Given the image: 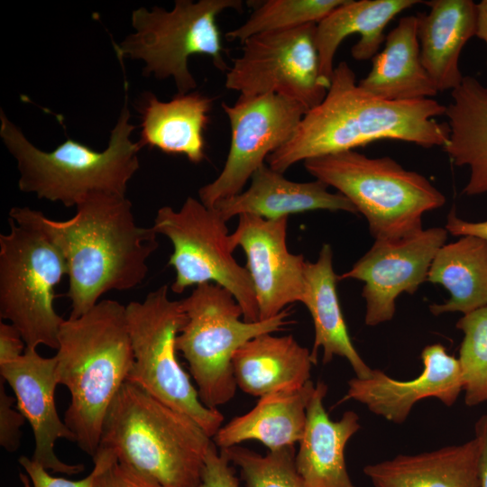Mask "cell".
Returning <instances> with one entry per match:
<instances>
[{
  "instance_id": "6da1fadb",
  "label": "cell",
  "mask_w": 487,
  "mask_h": 487,
  "mask_svg": "<svg viewBox=\"0 0 487 487\" xmlns=\"http://www.w3.org/2000/svg\"><path fill=\"white\" fill-rule=\"evenodd\" d=\"M9 218L43 232L61 252L69 277V317H78L110 290H128L148 274L159 235L140 226L126 196L93 193L64 221L28 207H14Z\"/></svg>"
},
{
  "instance_id": "7a4b0ae2",
  "label": "cell",
  "mask_w": 487,
  "mask_h": 487,
  "mask_svg": "<svg viewBox=\"0 0 487 487\" xmlns=\"http://www.w3.org/2000/svg\"><path fill=\"white\" fill-rule=\"evenodd\" d=\"M445 112L446 106L433 98L389 101L374 96L359 86L353 69L342 61L334 69L323 101L307 111L289 141L266 161L272 170L284 173L300 161L354 151L381 140L427 149L444 147L449 126L435 117Z\"/></svg>"
},
{
  "instance_id": "3957f363",
  "label": "cell",
  "mask_w": 487,
  "mask_h": 487,
  "mask_svg": "<svg viewBox=\"0 0 487 487\" xmlns=\"http://www.w3.org/2000/svg\"><path fill=\"white\" fill-rule=\"evenodd\" d=\"M54 356L58 383L70 394L64 422L93 458L106 415L133 363L125 306L102 299L84 315L65 319Z\"/></svg>"
},
{
  "instance_id": "277c9868",
  "label": "cell",
  "mask_w": 487,
  "mask_h": 487,
  "mask_svg": "<svg viewBox=\"0 0 487 487\" xmlns=\"http://www.w3.org/2000/svg\"><path fill=\"white\" fill-rule=\"evenodd\" d=\"M212 442L188 415L125 381L106 415L100 446L158 487H198Z\"/></svg>"
},
{
  "instance_id": "5b68a950",
  "label": "cell",
  "mask_w": 487,
  "mask_h": 487,
  "mask_svg": "<svg viewBox=\"0 0 487 487\" xmlns=\"http://www.w3.org/2000/svg\"><path fill=\"white\" fill-rule=\"evenodd\" d=\"M128 96L111 131L107 148L96 152L68 138L51 152L35 147L1 109L0 137L14 158L18 187L40 199L77 207L93 193L126 196L127 185L140 168L137 142L131 140Z\"/></svg>"
},
{
  "instance_id": "8992f818",
  "label": "cell",
  "mask_w": 487,
  "mask_h": 487,
  "mask_svg": "<svg viewBox=\"0 0 487 487\" xmlns=\"http://www.w3.org/2000/svg\"><path fill=\"white\" fill-rule=\"evenodd\" d=\"M304 166L354 206L375 240L421 230L423 215L446 203V197L425 176L388 156L370 158L345 151L306 160Z\"/></svg>"
},
{
  "instance_id": "52a82bcc",
  "label": "cell",
  "mask_w": 487,
  "mask_h": 487,
  "mask_svg": "<svg viewBox=\"0 0 487 487\" xmlns=\"http://www.w3.org/2000/svg\"><path fill=\"white\" fill-rule=\"evenodd\" d=\"M187 320L176 339L202 403L216 409L235 394L233 358L249 340L292 323L288 309L265 320L247 322L234 297L215 283L198 285L181 300Z\"/></svg>"
},
{
  "instance_id": "ba28073f",
  "label": "cell",
  "mask_w": 487,
  "mask_h": 487,
  "mask_svg": "<svg viewBox=\"0 0 487 487\" xmlns=\"http://www.w3.org/2000/svg\"><path fill=\"white\" fill-rule=\"evenodd\" d=\"M243 5L241 0H176L170 11L140 7L132 13L134 32L114 43L115 53L121 61H144V76L171 77L178 94L189 93L197 87L188 66L190 56H208L218 69H228L216 17L227 9L241 12Z\"/></svg>"
},
{
  "instance_id": "9c48e42d",
  "label": "cell",
  "mask_w": 487,
  "mask_h": 487,
  "mask_svg": "<svg viewBox=\"0 0 487 487\" xmlns=\"http://www.w3.org/2000/svg\"><path fill=\"white\" fill-rule=\"evenodd\" d=\"M169 287L151 291L142 301L125 306L133 353L127 381L161 402L188 415L213 437L223 414L199 399L197 388L177 357L176 339L186 323L181 300L169 297Z\"/></svg>"
},
{
  "instance_id": "30bf717a",
  "label": "cell",
  "mask_w": 487,
  "mask_h": 487,
  "mask_svg": "<svg viewBox=\"0 0 487 487\" xmlns=\"http://www.w3.org/2000/svg\"><path fill=\"white\" fill-rule=\"evenodd\" d=\"M0 234V317L20 332L26 347L58 348L65 320L55 310V288L67 275L60 249L41 230L8 219Z\"/></svg>"
},
{
  "instance_id": "8fae6325",
  "label": "cell",
  "mask_w": 487,
  "mask_h": 487,
  "mask_svg": "<svg viewBox=\"0 0 487 487\" xmlns=\"http://www.w3.org/2000/svg\"><path fill=\"white\" fill-rule=\"evenodd\" d=\"M152 228L173 245L168 264L175 271L170 289L178 294L187 288L215 283L236 299L247 322L259 321L253 284L246 267L233 256L226 221L214 207L188 198L179 210L158 209Z\"/></svg>"
},
{
  "instance_id": "7c38bea8",
  "label": "cell",
  "mask_w": 487,
  "mask_h": 487,
  "mask_svg": "<svg viewBox=\"0 0 487 487\" xmlns=\"http://www.w3.org/2000/svg\"><path fill=\"white\" fill-rule=\"evenodd\" d=\"M317 23L263 32L244 41L225 75V87L243 96L278 94L308 110L319 105L331 82L322 77Z\"/></svg>"
},
{
  "instance_id": "4fadbf2b",
  "label": "cell",
  "mask_w": 487,
  "mask_h": 487,
  "mask_svg": "<svg viewBox=\"0 0 487 487\" xmlns=\"http://www.w3.org/2000/svg\"><path fill=\"white\" fill-rule=\"evenodd\" d=\"M222 107L230 123L231 143L220 174L198 190L199 200L208 207L242 192L267 157L289 141L308 111L278 94L240 96Z\"/></svg>"
},
{
  "instance_id": "5bb4252c",
  "label": "cell",
  "mask_w": 487,
  "mask_h": 487,
  "mask_svg": "<svg viewBox=\"0 0 487 487\" xmlns=\"http://www.w3.org/2000/svg\"><path fill=\"white\" fill-rule=\"evenodd\" d=\"M448 232L430 227L405 236L375 240L369 251L338 280L363 281L364 322L374 326L390 321L396 299L406 292L414 294L427 280L437 251L446 244Z\"/></svg>"
},
{
  "instance_id": "9a60e30c",
  "label": "cell",
  "mask_w": 487,
  "mask_h": 487,
  "mask_svg": "<svg viewBox=\"0 0 487 487\" xmlns=\"http://www.w3.org/2000/svg\"><path fill=\"white\" fill-rule=\"evenodd\" d=\"M287 229L288 217L244 214L229 235L232 250L241 247L245 253L260 320L279 315L292 303H303L305 298L307 262L289 251Z\"/></svg>"
},
{
  "instance_id": "2e32d148",
  "label": "cell",
  "mask_w": 487,
  "mask_h": 487,
  "mask_svg": "<svg viewBox=\"0 0 487 487\" xmlns=\"http://www.w3.org/2000/svg\"><path fill=\"white\" fill-rule=\"evenodd\" d=\"M0 377L14 393L15 406L29 422L35 442L32 458L53 473L73 475L83 464L62 462L55 453L60 438L75 442V436L58 414L55 391L58 383L56 358L40 355L26 347L15 361L0 366Z\"/></svg>"
},
{
  "instance_id": "e0dca14e",
  "label": "cell",
  "mask_w": 487,
  "mask_h": 487,
  "mask_svg": "<svg viewBox=\"0 0 487 487\" xmlns=\"http://www.w3.org/2000/svg\"><path fill=\"white\" fill-rule=\"evenodd\" d=\"M421 360V373L410 381L395 380L380 370H372L367 379L349 380L347 392L338 403L358 401L372 413L396 424L403 423L422 399L436 398L446 406L454 405L463 391L458 360L441 344L427 345Z\"/></svg>"
},
{
  "instance_id": "ac0fdd59",
  "label": "cell",
  "mask_w": 487,
  "mask_h": 487,
  "mask_svg": "<svg viewBox=\"0 0 487 487\" xmlns=\"http://www.w3.org/2000/svg\"><path fill=\"white\" fill-rule=\"evenodd\" d=\"M320 180L295 182L263 164L252 176L246 190L217 202L214 208L227 222L244 214L266 219L289 217L312 210L346 211L357 214L341 193H331Z\"/></svg>"
},
{
  "instance_id": "d6986e66",
  "label": "cell",
  "mask_w": 487,
  "mask_h": 487,
  "mask_svg": "<svg viewBox=\"0 0 487 487\" xmlns=\"http://www.w3.org/2000/svg\"><path fill=\"white\" fill-rule=\"evenodd\" d=\"M326 392L327 385L317 381L307 409L296 468L305 487H356L347 472L345 450L361 428L359 416L348 410L339 420H332L324 407Z\"/></svg>"
},
{
  "instance_id": "ffe728a7",
  "label": "cell",
  "mask_w": 487,
  "mask_h": 487,
  "mask_svg": "<svg viewBox=\"0 0 487 487\" xmlns=\"http://www.w3.org/2000/svg\"><path fill=\"white\" fill-rule=\"evenodd\" d=\"M423 3L429 11L416 15L421 61L438 92L452 91L464 77L459 59L464 45L476 33V4L472 0Z\"/></svg>"
},
{
  "instance_id": "44dd1931",
  "label": "cell",
  "mask_w": 487,
  "mask_h": 487,
  "mask_svg": "<svg viewBox=\"0 0 487 487\" xmlns=\"http://www.w3.org/2000/svg\"><path fill=\"white\" fill-rule=\"evenodd\" d=\"M213 98L198 92L177 94L168 102L151 92L139 99L140 148H157L169 154L184 155L192 163L206 157L204 132Z\"/></svg>"
},
{
  "instance_id": "7402d4cb",
  "label": "cell",
  "mask_w": 487,
  "mask_h": 487,
  "mask_svg": "<svg viewBox=\"0 0 487 487\" xmlns=\"http://www.w3.org/2000/svg\"><path fill=\"white\" fill-rule=\"evenodd\" d=\"M273 333L258 335L241 346L233 358L237 387L259 397L279 391H295L310 380L311 351L292 335Z\"/></svg>"
},
{
  "instance_id": "603a6c76",
  "label": "cell",
  "mask_w": 487,
  "mask_h": 487,
  "mask_svg": "<svg viewBox=\"0 0 487 487\" xmlns=\"http://www.w3.org/2000/svg\"><path fill=\"white\" fill-rule=\"evenodd\" d=\"M417 0H346L316 25L315 41L320 72L331 82L334 58L341 42L357 33L360 40L352 47V57L359 61L372 59L385 41L387 24L402 11L422 3Z\"/></svg>"
},
{
  "instance_id": "cb8c5ba5",
  "label": "cell",
  "mask_w": 487,
  "mask_h": 487,
  "mask_svg": "<svg viewBox=\"0 0 487 487\" xmlns=\"http://www.w3.org/2000/svg\"><path fill=\"white\" fill-rule=\"evenodd\" d=\"M476 437L416 455H399L368 464L363 473L372 487H478Z\"/></svg>"
},
{
  "instance_id": "d4e9b609",
  "label": "cell",
  "mask_w": 487,
  "mask_h": 487,
  "mask_svg": "<svg viewBox=\"0 0 487 487\" xmlns=\"http://www.w3.org/2000/svg\"><path fill=\"white\" fill-rule=\"evenodd\" d=\"M315 387L309 380L300 389L262 396L251 410L222 426L213 442L220 449L249 440L261 442L269 451L294 446L304 435Z\"/></svg>"
},
{
  "instance_id": "484cf974",
  "label": "cell",
  "mask_w": 487,
  "mask_h": 487,
  "mask_svg": "<svg viewBox=\"0 0 487 487\" xmlns=\"http://www.w3.org/2000/svg\"><path fill=\"white\" fill-rule=\"evenodd\" d=\"M372 60L370 72L359 86L381 99L410 101L433 98L438 93L422 64L417 16L401 17Z\"/></svg>"
},
{
  "instance_id": "4316f807",
  "label": "cell",
  "mask_w": 487,
  "mask_h": 487,
  "mask_svg": "<svg viewBox=\"0 0 487 487\" xmlns=\"http://www.w3.org/2000/svg\"><path fill=\"white\" fill-rule=\"evenodd\" d=\"M305 278L303 304L308 309L314 325L311 357L315 364L321 348L323 363L331 362L335 355L345 357L357 378H369L372 369L354 346L341 310L336 290L338 276L334 271L333 252L328 244H323L316 262H307Z\"/></svg>"
},
{
  "instance_id": "83f0119b",
  "label": "cell",
  "mask_w": 487,
  "mask_h": 487,
  "mask_svg": "<svg viewBox=\"0 0 487 487\" xmlns=\"http://www.w3.org/2000/svg\"><path fill=\"white\" fill-rule=\"evenodd\" d=\"M451 96L445 112L450 133L444 151L455 165L470 170L463 193L487 194V86L464 76Z\"/></svg>"
},
{
  "instance_id": "f1b7e54d",
  "label": "cell",
  "mask_w": 487,
  "mask_h": 487,
  "mask_svg": "<svg viewBox=\"0 0 487 487\" xmlns=\"http://www.w3.org/2000/svg\"><path fill=\"white\" fill-rule=\"evenodd\" d=\"M427 280L442 285L450 293L446 302L429 307L435 316L464 315L487 306V241L464 235L445 244L431 263Z\"/></svg>"
},
{
  "instance_id": "f546056e",
  "label": "cell",
  "mask_w": 487,
  "mask_h": 487,
  "mask_svg": "<svg viewBox=\"0 0 487 487\" xmlns=\"http://www.w3.org/2000/svg\"><path fill=\"white\" fill-rule=\"evenodd\" d=\"M346 0H265L252 4L253 11L242 25L225 33L229 41H240L263 32L317 23Z\"/></svg>"
},
{
  "instance_id": "4dcf8cb0",
  "label": "cell",
  "mask_w": 487,
  "mask_h": 487,
  "mask_svg": "<svg viewBox=\"0 0 487 487\" xmlns=\"http://www.w3.org/2000/svg\"><path fill=\"white\" fill-rule=\"evenodd\" d=\"M456 327L464 333L457 360L464 402L473 407L487 401V306L464 314Z\"/></svg>"
},
{
  "instance_id": "1f68e13d",
  "label": "cell",
  "mask_w": 487,
  "mask_h": 487,
  "mask_svg": "<svg viewBox=\"0 0 487 487\" xmlns=\"http://www.w3.org/2000/svg\"><path fill=\"white\" fill-rule=\"evenodd\" d=\"M239 467L245 487H305L295 464V448L287 446L265 455L239 445L220 449Z\"/></svg>"
},
{
  "instance_id": "d6a6232c",
  "label": "cell",
  "mask_w": 487,
  "mask_h": 487,
  "mask_svg": "<svg viewBox=\"0 0 487 487\" xmlns=\"http://www.w3.org/2000/svg\"><path fill=\"white\" fill-rule=\"evenodd\" d=\"M114 458L115 454L108 448L99 446L93 457L94 468L85 478L69 480L51 475L41 464L27 456H21L19 464L23 467L27 475L20 473L19 478L23 487H93L99 472Z\"/></svg>"
},
{
  "instance_id": "836d02e7",
  "label": "cell",
  "mask_w": 487,
  "mask_h": 487,
  "mask_svg": "<svg viewBox=\"0 0 487 487\" xmlns=\"http://www.w3.org/2000/svg\"><path fill=\"white\" fill-rule=\"evenodd\" d=\"M5 382L0 377V445L13 453L20 447L21 427L26 419L14 407L15 398L7 393Z\"/></svg>"
},
{
  "instance_id": "e575fe53",
  "label": "cell",
  "mask_w": 487,
  "mask_h": 487,
  "mask_svg": "<svg viewBox=\"0 0 487 487\" xmlns=\"http://www.w3.org/2000/svg\"><path fill=\"white\" fill-rule=\"evenodd\" d=\"M229 460L214 442L210 445L205 457L201 482L198 487H239Z\"/></svg>"
},
{
  "instance_id": "d590c367",
  "label": "cell",
  "mask_w": 487,
  "mask_h": 487,
  "mask_svg": "<svg viewBox=\"0 0 487 487\" xmlns=\"http://www.w3.org/2000/svg\"><path fill=\"white\" fill-rule=\"evenodd\" d=\"M93 487H158L135 470L111 460L97 474Z\"/></svg>"
},
{
  "instance_id": "8d00e7d4",
  "label": "cell",
  "mask_w": 487,
  "mask_h": 487,
  "mask_svg": "<svg viewBox=\"0 0 487 487\" xmlns=\"http://www.w3.org/2000/svg\"><path fill=\"white\" fill-rule=\"evenodd\" d=\"M26 345L14 326L0 323V366L17 360L25 351Z\"/></svg>"
},
{
  "instance_id": "74e56055",
  "label": "cell",
  "mask_w": 487,
  "mask_h": 487,
  "mask_svg": "<svg viewBox=\"0 0 487 487\" xmlns=\"http://www.w3.org/2000/svg\"><path fill=\"white\" fill-rule=\"evenodd\" d=\"M445 228L448 234L455 236L473 235L487 241V220L476 222L464 220L456 215L455 208L449 212Z\"/></svg>"
},
{
  "instance_id": "f35d334b",
  "label": "cell",
  "mask_w": 487,
  "mask_h": 487,
  "mask_svg": "<svg viewBox=\"0 0 487 487\" xmlns=\"http://www.w3.org/2000/svg\"><path fill=\"white\" fill-rule=\"evenodd\" d=\"M474 437L479 443L478 487H487V414L481 416L476 421Z\"/></svg>"
},
{
  "instance_id": "ab89813d",
  "label": "cell",
  "mask_w": 487,
  "mask_h": 487,
  "mask_svg": "<svg viewBox=\"0 0 487 487\" xmlns=\"http://www.w3.org/2000/svg\"><path fill=\"white\" fill-rule=\"evenodd\" d=\"M477 22L475 36L482 40L487 47V0L476 4ZM487 65V59H486Z\"/></svg>"
}]
</instances>
